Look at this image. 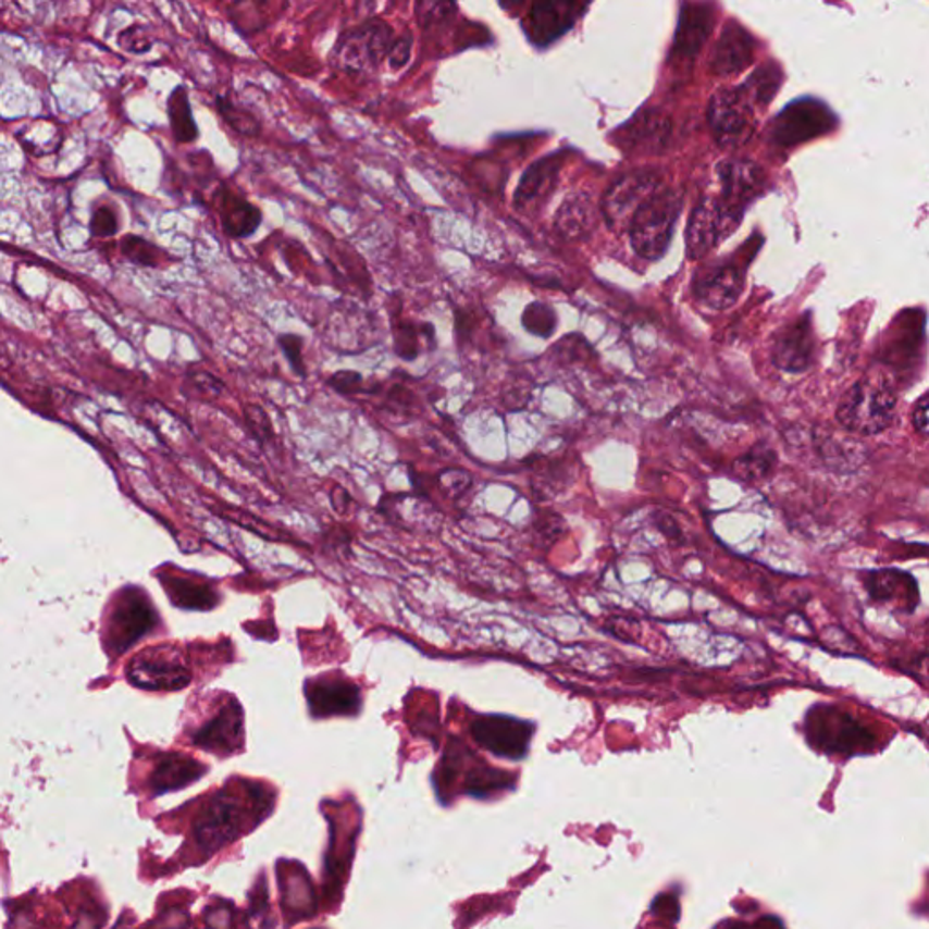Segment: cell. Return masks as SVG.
<instances>
[{"label":"cell","instance_id":"obj_1","mask_svg":"<svg viewBox=\"0 0 929 929\" xmlns=\"http://www.w3.org/2000/svg\"><path fill=\"white\" fill-rule=\"evenodd\" d=\"M895 407V385L888 374L868 372L842 396L837 407V420L846 431L874 436L890 426Z\"/></svg>","mask_w":929,"mask_h":929},{"label":"cell","instance_id":"obj_2","mask_svg":"<svg viewBox=\"0 0 929 929\" xmlns=\"http://www.w3.org/2000/svg\"><path fill=\"white\" fill-rule=\"evenodd\" d=\"M683 208V198L672 189H657L641 203L630 219L629 233L632 247L646 260L661 258L672 240L676 222Z\"/></svg>","mask_w":929,"mask_h":929},{"label":"cell","instance_id":"obj_3","mask_svg":"<svg viewBox=\"0 0 929 929\" xmlns=\"http://www.w3.org/2000/svg\"><path fill=\"white\" fill-rule=\"evenodd\" d=\"M835 124V115L820 100H795L771 124V143L777 148H793L830 133Z\"/></svg>","mask_w":929,"mask_h":929},{"label":"cell","instance_id":"obj_4","mask_svg":"<svg viewBox=\"0 0 929 929\" xmlns=\"http://www.w3.org/2000/svg\"><path fill=\"white\" fill-rule=\"evenodd\" d=\"M708 122L721 148H738L748 143L754 133V108L741 89H719L711 97Z\"/></svg>","mask_w":929,"mask_h":929},{"label":"cell","instance_id":"obj_5","mask_svg":"<svg viewBox=\"0 0 929 929\" xmlns=\"http://www.w3.org/2000/svg\"><path fill=\"white\" fill-rule=\"evenodd\" d=\"M806 732L809 743L835 754H855L868 750L874 743V735L860 727L850 714L833 708L809 711Z\"/></svg>","mask_w":929,"mask_h":929},{"label":"cell","instance_id":"obj_6","mask_svg":"<svg viewBox=\"0 0 929 929\" xmlns=\"http://www.w3.org/2000/svg\"><path fill=\"white\" fill-rule=\"evenodd\" d=\"M661 187V175L656 170H635L621 176L608 187L603 198L602 211L614 230L629 227L630 219L646 198Z\"/></svg>","mask_w":929,"mask_h":929},{"label":"cell","instance_id":"obj_7","mask_svg":"<svg viewBox=\"0 0 929 929\" xmlns=\"http://www.w3.org/2000/svg\"><path fill=\"white\" fill-rule=\"evenodd\" d=\"M391 46L393 32L387 24L374 21L344 37L339 42L336 59L339 67L347 72H372L385 59Z\"/></svg>","mask_w":929,"mask_h":929},{"label":"cell","instance_id":"obj_8","mask_svg":"<svg viewBox=\"0 0 929 929\" xmlns=\"http://www.w3.org/2000/svg\"><path fill=\"white\" fill-rule=\"evenodd\" d=\"M472 735L483 748L499 757L523 759L531 746L534 724L515 717L487 716L472 724Z\"/></svg>","mask_w":929,"mask_h":929},{"label":"cell","instance_id":"obj_9","mask_svg":"<svg viewBox=\"0 0 929 929\" xmlns=\"http://www.w3.org/2000/svg\"><path fill=\"white\" fill-rule=\"evenodd\" d=\"M127 678L138 689L178 690L189 683V672L170 648H149L133 659Z\"/></svg>","mask_w":929,"mask_h":929},{"label":"cell","instance_id":"obj_10","mask_svg":"<svg viewBox=\"0 0 929 929\" xmlns=\"http://www.w3.org/2000/svg\"><path fill=\"white\" fill-rule=\"evenodd\" d=\"M132 596H121L111 612L108 624V643L115 645L116 654L127 651L157 623V614L143 592L129 591Z\"/></svg>","mask_w":929,"mask_h":929},{"label":"cell","instance_id":"obj_11","mask_svg":"<svg viewBox=\"0 0 929 929\" xmlns=\"http://www.w3.org/2000/svg\"><path fill=\"white\" fill-rule=\"evenodd\" d=\"M717 175L721 182V195L716 197L717 202L739 224L746 206L759 195L765 182L763 171L759 165L746 160H728L717 168Z\"/></svg>","mask_w":929,"mask_h":929},{"label":"cell","instance_id":"obj_12","mask_svg":"<svg viewBox=\"0 0 929 929\" xmlns=\"http://www.w3.org/2000/svg\"><path fill=\"white\" fill-rule=\"evenodd\" d=\"M738 222L728 216L716 197H705L690 216L686 252L690 260L708 255L724 236L732 235Z\"/></svg>","mask_w":929,"mask_h":929},{"label":"cell","instance_id":"obj_13","mask_svg":"<svg viewBox=\"0 0 929 929\" xmlns=\"http://www.w3.org/2000/svg\"><path fill=\"white\" fill-rule=\"evenodd\" d=\"M743 269L738 263L722 262L701 269L695 274V296L705 306L724 311L739 300L743 293Z\"/></svg>","mask_w":929,"mask_h":929},{"label":"cell","instance_id":"obj_14","mask_svg":"<svg viewBox=\"0 0 929 929\" xmlns=\"http://www.w3.org/2000/svg\"><path fill=\"white\" fill-rule=\"evenodd\" d=\"M716 23L714 8L708 2L686 0L681 4L678 32L673 40L672 59L692 61L706 45Z\"/></svg>","mask_w":929,"mask_h":929},{"label":"cell","instance_id":"obj_15","mask_svg":"<svg viewBox=\"0 0 929 929\" xmlns=\"http://www.w3.org/2000/svg\"><path fill=\"white\" fill-rule=\"evenodd\" d=\"M814 358V329L809 314L782 329L771 347V361L786 372H803Z\"/></svg>","mask_w":929,"mask_h":929},{"label":"cell","instance_id":"obj_16","mask_svg":"<svg viewBox=\"0 0 929 929\" xmlns=\"http://www.w3.org/2000/svg\"><path fill=\"white\" fill-rule=\"evenodd\" d=\"M755 40L746 29L735 23L728 24L711 51V72L719 77H732L752 64Z\"/></svg>","mask_w":929,"mask_h":929},{"label":"cell","instance_id":"obj_17","mask_svg":"<svg viewBox=\"0 0 929 929\" xmlns=\"http://www.w3.org/2000/svg\"><path fill=\"white\" fill-rule=\"evenodd\" d=\"M238 806L227 797L214 798L197 822V839L209 852L238 835Z\"/></svg>","mask_w":929,"mask_h":929},{"label":"cell","instance_id":"obj_18","mask_svg":"<svg viewBox=\"0 0 929 929\" xmlns=\"http://www.w3.org/2000/svg\"><path fill=\"white\" fill-rule=\"evenodd\" d=\"M869 597L875 602L899 603L906 612H913L918 605L917 580L896 569H882L869 572L864 581Z\"/></svg>","mask_w":929,"mask_h":929},{"label":"cell","instance_id":"obj_19","mask_svg":"<svg viewBox=\"0 0 929 929\" xmlns=\"http://www.w3.org/2000/svg\"><path fill=\"white\" fill-rule=\"evenodd\" d=\"M575 0H534L531 10L532 39L547 45L558 39L574 21Z\"/></svg>","mask_w":929,"mask_h":929},{"label":"cell","instance_id":"obj_20","mask_svg":"<svg viewBox=\"0 0 929 929\" xmlns=\"http://www.w3.org/2000/svg\"><path fill=\"white\" fill-rule=\"evenodd\" d=\"M307 695L314 717L352 716L361 706L360 690L352 683H314Z\"/></svg>","mask_w":929,"mask_h":929},{"label":"cell","instance_id":"obj_21","mask_svg":"<svg viewBox=\"0 0 929 929\" xmlns=\"http://www.w3.org/2000/svg\"><path fill=\"white\" fill-rule=\"evenodd\" d=\"M241 733H244L241 708L233 703L230 708L220 711L219 716L214 717L208 727L197 733L195 744L206 750L230 754L233 750L238 748V744L241 743Z\"/></svg>","mask_w":929,"mask_h":929},{"label":"cell","instance_id":"obj_22","mask_svg":"<svg viewBox=\"0 0 929 929\" xmlns=\"http://www.w3.org/2000/svg\"><path fill=\"white\" fill-rule=\"evenodd\" d=\"M559 168H561V159H559L558 154L547 157V159L532 164L527 170L523 178H521L520 186L516 189V208H527V206H531V203L536 202L540 198L547 197L548 193L553 191L554 186H556Z\"/></svg>","mask_w":929,"mask_h":929},{"label":"cell","instance_id":"obj_23","mask_svg":"<svg viewBox=\"0 0 929 929\" xmlns=\"http://www.w3.org/2000/svg\"><path fill=\"white\" fill-rule=\"evenodd\" d=\"M668 135H670V121L667 116L659 115L657 111L641 113L624 127L623 146L656 153L657 149L667 143Z\"/></svg>","mask_w":929,"mask_h":929},{"label":"cell","instance_id":"obj_24","mask_svg":"<svg viewBox=\"0 0 929 929\" xmlns=\"http://www.w3.org/2000/svg\"><path fill=\"white\" fill-rule=\"evenodd\" d=\"M596 224V209L585 195L567 198L556 214V230L567 240H583Z\"/></svg>","mask_w":929,"mask_h":929},{"label":"cell","instance_id":"obj_25","mask_svg":"<svg viewBox=\"0 0 929 929\" xmlns=\"http://www.w3.org/2000/svg\"><path fill=\"white\" fill-rule=\"evenodd\" d=\"M220 219L231 238L255 235L258 225L262 224L260 209L230 191H225L220 198Z\"/></svg>","mask_w":929,"mask_h":929},{"label":"cell","instance_id":"obj_26","mask_svg":"<svg viewBox=\"0 0 929 929\" xmlns=\"http://www.w3.org/2000/svg\"><path fill=\"white\" fill-rule=\"evenodd\" d=\"M394 352L405 361H412L421 350L436 347V333L432 323H414L407 320L393 322Z\"/></svg>","mask_w":929,"mask_h":929},{"label":"cell","instance_id":"obj_27","mask_svg":"<svg viewBox=\"0 0 929 929\" xmlns=\"http://www.w3.org/2000/svg\"><path fill=\"white\" fill-rule=\"evenodd\" d=\"M202 773L203 768L197 760L182 757V755H168L160 760V765L153 771L151 786L154 793L173 792L178 788L187 786L189 782L197 781Z\"/></svg>","mask_w":929,"mask_h":929},{"label":"cell","instance_id":"obj_28","mask_svg":"<svg viewBox=\"0 0 929 929\" xmlns=\"http://www.w3.org/2000/svg\"><path fill=\"white\" fill-rule=\"evenodd\" d=\"M815 443H819L820 458L837 469L855 467L858 464V458H863L858 445H855V442L847 439V437H839L835 434H830V432H822Z\"/></svg>","mask_w":929,"mask_h":929},{"label":"cell","instance_id":"obj_29","mask_svg":"<svg viewBox=\"0 0 929 929\" xmlns=\"http://www.w3.org/2000/svg\"><path fill=\"white\" fill-rule=\"evenodd\" d=\"M777 456L771 448L754 447L748 454H744L733 463V472L741 480H763L768 476L776 467Z\"/></svg>","mask_w":929,"mask_h":929},{"label":"cell","instance_id":"obj_30","mask_svg":"<svg viewBox=\"0 0 929 929\" xmlns=\"http://www.w3.org/2000/svg\"><path fill=\"white\" fill-rule=\"evenodd\" d=\"M779 84H781V72L776 66L768 64V66L757 70V73L746 80L741 91L752 104L759 102V104L766 106L773 99V95L779 89Z\"/></svg>","mask_w":929,"mask_h":929},{"label":"cell","instance_id":"obj_31","mask_svg":"<svg viewBox=\"0 0 929 929\" xmlns=\"http://www.w3.org/2000/svg\"><path fill=\"white\" fill-rule=\"evenodd\" d=\"M165 586L170 589L171 597L178 607L186 608H209L213 607V591L202 583H195L189 580H171L165 581Z\"/></svg>","mask_w":929,"mask_h":929},{"label":"cell","instance_id":"obj_32","mask_svg":"<svg viewBox=\"0 0 929 929\" xmlns=\"http://www.w3.org/2000/svg\"><path fill=\"white\" fill-rule=\"evenodd\" d=\"M521 323L529 333L540 338H550L556 325H558V317L554 312L553 307L543 304V301H534L531 306L525 307Z\"/></svg>","mask_w":929,"mask_h":929},{"label":"cell","instance_id":"obj_33","mask_svg":"<svg viewBox=\"0 0 929 929\" xmlns=\"http://www.w3.org/2000/svg\"><path fill=\"white\" fill-rule=\"evenodd\" d=\"M329 387L344 396H358V394H380L382 393V383L376 385H366V380L360 372L356 371H338L331 374L327 380Z\"/></svg>","mask_w":929,"mask_h":929},{"label":"cell","instance_id":"obj_34","mask_svg":"<svg viewBox=\"0 0 929 929\" xmlns=\"http://www.w3.org/2000/svg\"><path fill=\"white\" fill-rule=\"evenodd\" d=\"M244 421H246L247 431L251 432V436L262 447L274 442L273 423L269 420L268 412L260 405H244Z\"/></svg>","mask_w":929,"mask_h":929},{"label":"cell","instance_id":"obj_35","mask_svg":"<svg viewBox=\"0 0 929 929\" xmlns=\"http://www.w3.org/2000/svg\"><path fill=\"white\" fill-rule=\"evenodd\" d=\"M170 113L176 138H178L181 143H189V140H193L195 135H197V132H195V126H193L191 113H189V108H187L184 91H176V94L171 97Z\"/></svg>","mask_w":929,"mask_h":929},{"label":"cell","instance_id":"obj_36","mask_svg":"<svg viewBox=\"0 0 929 929\" xmlns=\"http://www.w3.org/2000/svg\"><path fill=\"white\" fill-rule=\"evenodd\" d=\"M437 487L448 498L463 496L472 485V476L463 469H445L436 478Z\"/></svg>","mask_w":929,"mask_h":929},{"label":"cell","instance_id":"obj_37","mask_svg":"<svg viewBox=\"0 0 929 929\" xmlns=\"http://www.w3.org/2000/svg\"><path fill=\"white\" fill-rule=\"evenodd\" d=\"M122 251L127 258H132L133 262L143 263V265H157L162 252L138 236H126L122 241Z\"/></svg>","mask_w":929,"mask_h":929},{"label":"cell","instance_id":"obj_38","mask_svg":"<svg viewBox=\"0 0 929 929\" xmlns=\"http://www.w3.org/2000/svg\"><path fill=\"white\" fill-rule=\"evenodd\" d=\"M278 347L293 367L296 376L306 377L307 367L304 360V338L298 334H280Z\"/></svg>","mask_w":929,"mask_h":929},{"label":"cell","instance_id":"obj_39","mask_svg":"<svg viewBox=\"0 0 929 929\" xmlns=\"http://www.w3.org/2000/svg\"><path fill=\"white\" fill-rule=\"evenodd\" d=\"M453 10L454 0H420L416 13L421 26L429 28L432 24L442 23Z\"/></svg>","mask_w":929,"mask_h":929},{"label":"cell","instance_id":"obj_40","mask_svg":"<svg viewBox=\"0 0 929 929\" xmlns=\"http://www.w3.org/2000/svg\"><path fill=\"white\" fill-rule=\"evenodd\" d=\"M189 383L197 391L198 396L206 398H219L224 393L225 385L222 380L206 371H195L189 374Z\"/></svg>","mask_w":929,"mask_h":929},{"label":"cell","instance_id":"obj_41","mask_svg":"<svg viewBox=\"0 0 929 929\" xmlns=\"http://www.w3.org/2000/svg\"><path fill=\"white\" fill-rule=\"evenodd\" d=\"M385 394H387V407L394 412H409L410 407L414 405L416 396L410 393L409 387H405L404 383H393Z\"/></svg>","mask_w":929,"mask_h":929},{"label":"cell","instance_id":"obj_42","mask_svg":"<svg viewBox=\"0 0 929 929\" xmlns=\"http://www.w3.org/2000/svg\"><path fill=\"white\" fill-rule=\"evenodd\" d=\"M116 216L111 209L100 208L91 220V231L97 236H111L116 233Z\"/></svg>","mask_w":929,"mask_h":929},{"label":"cell","instance_id":"obj_43","mask_svg":"<svg viewBox=\"0 0 929 929\" xmlns=\"http://www.w3.org/2000/svg\"><path fill=\"white\" fill-rule=\"evenodd\" d=\"M122 48L133 51V53H143L149 50V42L146 39V32L143 28H129L119 37Z\"/></svg>","mask_w":929,"mask_h":929},{"label":"cell","instance_id":"obj_44","mask_svg":"<svg viewBox=\"0 0 929 929\" xmlns=\"http://www.w3.org/2000/svg\"><path fill=\"white\" fill-rule=\"evenodd\" d=\"M652 912L656 913V917L670 918V922H678L679 904L676 896L659 895L654 901Z\"/></svg>","mask_w":929,"mask_h":929},{"label":"cell","instance_id":"obj_45","mask_svg":"<svg viewBox=\"0 0 929 929\" xmlns=\"http://www.w3.org/2000/svg\"><path fill=\"white\" fill-rule=\"evenodd\" d=\"M912 421L913 426H915V431H917L918 434H922V436L928 434V396H926V394H924L922 398L918 399V404L915 405Z\"/></svg>","mask_w":929,"mask_h":929},{"label":"cell","instance_id":"obj_46","mask_svg":"<svg viewBox=\"0 0 929 929\" xmlns=\"http://www.w3.org/2000/svg\"><path fill=\"white\" fill-rule=\"evenodd\" d=\"M391 66L393 67H401L407 64L410 57V39L409 37H405L404 40H399L396 45L391 46Z\"/></svg>","mask_w":929,"mask_h":929},{"label":"cell","instance_id":"obj_47","mask_svg":"<svg viewBox=\"0 0 929 929\" xmlns=\"http://www.w3.org/2000/svg\"><path fill=\"white\" fill-rule=\"evenodd\" d=\"M331 504H333L334 509L344 515L347 512V507L352 504V499L344 487H334L331 491Z\"/></svg>","mask_w":929,"mask_h":929},{"label":"cell","instance_id":"obj_48","mask_svg":"<svg viewBox=\"0 0 929 929\" xmlns=\"http://www.w3.org/2000/svg\"><path fill=\"white\" fill-rule=\"evenodd\" d=\"M504 2L505 4H507V2H509V4H520L523 0H504Z\"/></svg>","mask_w":929,"mask_h":929}]
</instances>
